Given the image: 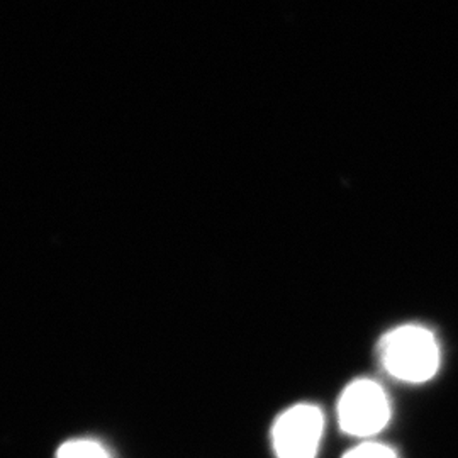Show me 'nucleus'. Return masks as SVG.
Returning a JSON list of instances; mask_svg holds the SVG:
<instances>
[{
    "label": "nucleus",
    "mask_w": 458,
    "mask_h": 458,
    "mask_svg": "<svg viewBox=\"0 0 458 458\" xmlns=\"http://www.w3.org/2000/svg\"><path fill=\"white\" fill-rule=\"evenodd\" d=\"M344 458H399L391 446L380 442L365 440L344 454Z\"/></svg>",
    "instance_id": "39448f33"
},
{
    "label": "nucleus",
    "mask_w": 458,
    "mask_h": 458,
    "mask_svg": "<svg viewBox=\"0 0 458 458\" xmlns=\"http://www.w3.org/2000/svg\"><path fill=\"white\" fill-rule=\"evenodd\" d=\"M377 357L384 372L395 380L425 384L440 370L442 348L431 329L421 325H403L380 338Z\"/></svg>",
    "instance_id": "f257e3e1"
},
{
    "label": "nucleus",
    "mask_w": 458,
    "mask_h": 458,
    "mask_svg": "<svg viewBox=\"0 0 458 458\" xmlns=\"http://www.w3.org/2000/svg\"><path fill=\"white\" fill-rule=\"evenodd\" d=\"M325 433V414L316 404L301 403L280 412L272 426L277 458H316Z\"/></svg>",
    "instance_id": "7ed1b4c3"
},
{
    "label": "nucleus",
    "mask_w": 458,
    "mask_h": 458,
    "mask_svg": "<svg viewBox=\"0 0 458 458\" xmlns=\"http://www.w3.org/2000/svg\"><path fill=\"white\" fill-rule=\"evenodd\" d=\"M391 401L386 389L372 378H357L344 389L336 406L338 426L344 435L370 440L391 421Z\"/></svg>",
    "instance_id": "f03ea898"
},
{
    "label": "nucleus",
    "mask_w": 458,
    "mask_h": 458,
    "mask_svg": "<svg viewBox=\"0 0 458 458\" xmlns=\"http://www.w3.org/2000/svg\"><path fill=\"white\" fill-rule=\"evenodd\" d=\"M56 458H113L102 443L89 438H79L64 443L58 448Z\"/></svg>",
    "instance_id": "20e7f679"
}]
</instances>
